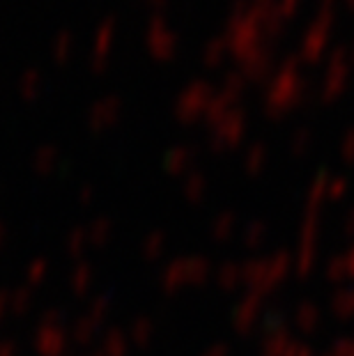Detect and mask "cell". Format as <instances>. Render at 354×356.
Instances as JSON below:
<instances>
[{
    "label": "cell",
    "mask_w": 354,
    "mask_h": 356,
    "mask_svg": "<svg viewBox=\"0 0 354 356\" xmlns=\"http://www.w3.org/2000/svg\"><path fill=\"white\" fill-rule=\"evenodd\" d=\"M223 37L228 42V51L239 63L253 56L255 51L272 47V42L265 35V19L251 10L248 0H232L228 19H225Z\"/></svg>",
    "instance_id": "6da1fadb"
},
{
    "label": "cell",
    "mask_w": 354,
    "mask_h": 356,
    "mask_svg": "<svg viewBox=\"0 0 354 356\" xmlns=\"http://www.w3.org/2000/svg\"><path fill=\"white\" fill-rule=\"evenodd\" d=\"M301 58L297 53H288L281 65L276 67L272 81L267 88V106L269 108H283V106L299 99L306 88V79L301 76Z\"/></svg>",
    "instance_id": "7a4b0ae2"
},
{
    "label": "cell",
    "mask_w": 354,
    "mask_h": 356,
    "mask_svg": "<svg viewBox=\"0 0 354 356\" xmlns=\"http://www.w3.org/2000/svg\"><path fill=\"white\" fill-rule=\"evenodd\" d=\"M331 28H334V12L315 10V17L306 26V33L299 42V51H295L301 58V63H315V60H320L322 51H325L329 42Z\"/></svg>",
    "instance_id": "3957f363"
},
{
    "label": "cell",
    "mask_w": 354,
    "mask_h": 356,
    "mask_svg": "<svg viewBox=\"0 0 354 356\" xmlns=\"http://www.w3.org/2000/svg\"><path fill=\"white\" fill-rule=\"evenodd\" d=\"M145 44L154 58H170L177 51V33L161 12H154L145 26Z\"/></svg>",
    "instance_id": "277c9868"
},
{
    "label": "cell",
    "mask_w": 354,
    "mask_h": 356,
    "mask_svg": "<svg viewBox=\"0 0 354 356\" xmlns=\"http://www.w3.org/2000/svg\"><path fill=\"white\" fill-rule=\"evenodd\" d=\"M118 33V17L115 14H106L95 28L92 44H90V67L92 70H104L108 63L113 42H115Z\"/></svg>",
    "instance_id": "5b68a950"
},
{
    "label": "cell",
    "mask_w": 354,
    "mask_h": 356,
    "mask_svg": "<svg viewBox=\"0 0 354 356\" xmlns=\"http://www.w3.org/2000/svg\"><path fill=\"white\" fill-rule=\"evenodd\" d=\"M212 97H214V88L209 86L207 81L195 79V81H191L189 86L182 90V92H179V97H177V111L182 113V115H191V113L205 108Z\"/></svg>",
    "instance_id": "8992f818"
},
{
    "label": "cell",
    "mask_w": 354,
    "mask_h": 356,
    "mask_svg": "<svg viewBox=\"0 0 354 356\" xmlns=\"http://www.w3.org/2000/svg\"><path fill=\"white\" fill-rule=\"evenodd\" d=\"M345 76H348V56H345L343 47H336L327 60V74H325V83H322V92L334 95L336 90H341Z\"/></svg>",
    "instance_id": "52a82bcc"
},
{
    "label": "cell",
    "mask_w": 354,
    "mask_h": 356,
    "mask_svg": "<svg viewBox=\"0 0 354 356\" xmlns=\"http://www.w3.org/2000/svg\"><path fill=\"white\" fill-rule=\"evenodd\" d=\"M272 65H274V51L272 47H265V49L255 51L253 56L244 58L239 72H242L246 79H262L265 74H269Z\"/></svg>",
    "instance_id": "ba28073f"
},
{
    "label": "cell",
    "mask_w": 354,
    "mask_h": 356,
    "mask_svg": "<svg viewBox=\"0 0 354 356\" xmlns=\"http://www.w3.org/2000/svg\"><path fill=\"white\" fill-rule=\"evenodd\" d=\"M228 42H225L223 33L221 35H214L209 37L205 42V47H202V60H205L207 65H218L221 60L228 56Z\"/></svg>",
    "instance_id": "9c48e42d"
},
{
    "label": "cell",
    "mask_w": 354,
    "mask_h": 356,
    "mask_svg": "<svg viewBox=\"0 0 354 356\" xmlns=\"http://www.w3.org/2000/svg\"><path fill=\"white\" fill-rule=\"evenodd\" d=\"M72 49H74V33L70 28H60L54 35V40H51V51H54V56L58 60H65L72 53Z\"/></svg>",
    "instance_id": "30bf717a"
},
{
    "label": "cell",
    "mask_w": 354,
    "mask_h": 356,
    "mask_svg": "<svg viewBox=\"0 0 354 356\" xmlns=\"http://www.w3.org/2000/svg\"><path fill=\"white\" fill-rule=\"evenodd\" d=\"M244 88H246V76L239 70H232V72L225 74L223 86H221V92H225L228 97H232V99H235L237 95L244 92Z\"/></svg>",
    "instance_id": "8fae6325"
},
{
    "label": "cell",
    "mask_w": 354,
    "mask_h": 356,
    "mask_svg": "<svg viewBox=\"0 0 354 356\" xmlns=\"http://www.w3.org/2000/svg\"><path fill=\"white\" fill-rule=\"evenodd\" d=\"M40 83H42V74H40V70H37V67H26V70L21 72L19 86H21V90H24L26 95L37 92Z\"/></svg>",
    "instance_id": "7c38bea8"
},
{
    "label": "cell",
    "mask_w": 354,
    "mask_h": 356,
    "mask_svg": "<svg viewBox=\"0 0 354 356\" xmlns=\"http://www.w3.org/2000/svg\"><path fill=\"white\" fill-rule=\"evenodd\" d=\"M299 5H301V0H274L272 12L276 17H281L283 21H288L292 14L299 10Z\"/></svg>",
    "instance_id": "4fadbf2b"
},
{
    "label": "cell",
    "mask_w": 354,
    "mask_h": 356,
    "mask_svg": "<svg viewBox=\"0 0 354 356\" xmlns=\"http://www.w3.org/2000/svg\"><path fill=\"white\" fill-rule=\"evenodd\" d=\"M118 108V99L115 97H104L102 102H97L95 104V108H92V115L95 118H106V115H111L113 111Z\"/></svg>",
    "instance_id": "5bb4252c"
},
{
    "label": "cell",
    "mask_w": 354,
    "mask_h": 356,
    "mask_svg": "<svg viewBox=\"0 0 354 356\" xmlns=\"http://www.w3.org/2000/svg\"><path fill=\"white\" fill-rule=\"evenodd\" d=\"M154 3H163V0H154Z\"/></svg>",
    "instance_id": "9a60e30c"
}]
</instances>
